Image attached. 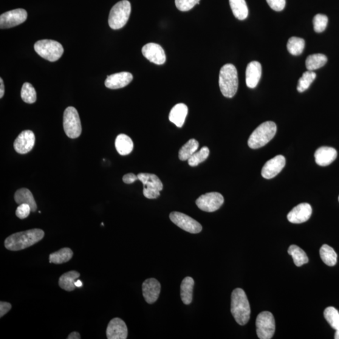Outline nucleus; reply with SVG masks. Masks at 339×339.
<instances>
[{
    "label": "nucleus",
    "instance_id": "obj_26",
    "mask_svg": "<svg viewBox=\"0 0 339 339\" xmlns=\"http://www.w3.org/2000/svg\"><path fill=\"white\" fill-rule=\"evenodd\" d=\"M15 202L18 204L21 205L22 203H27L30 206L32 212H35L37 209V205L33 196L32 192L27 189L22 188L19 189L15 192Z\"/></svg>",
    "mask_w": 339,
    "mask_h": 339
},
{
    "label": "nucleus",
    "instance_id": "obj_14",
    "mask_svg": "<svg viewBox=\"0 0 339 339\" xmlns=\"http://www.w3.org/2000/svg\"><path fill=\"white\" fill-rule=\"evenodd\" d=\"M286 164L284 156L279 155L268 160L262 168L261 175L266 179H271L280 173Z\"/></svg>",
    "mask_w": 339,
    "mask_h": 339
},
{
    "label": "nucleus",
    "instance_id": "obj_35",
    "mask_svg": "<svg viewBox=\"0 0 339 339\" xmlns=\"http://www.w3.org/2000/svg\"><path fill=\"white\" fill-rule=\"evenodd\" d=\"M315 78L316 73L314 72L308 70V71L304 72L298 81L297 86L298 91L299 92H303L305 90L309 89L311 84L313 83Z\"/></svg>",
    "mask_w": 339,
    "mask_h": 339
},
{
    "label": "nucleus",
    "instance_id": "obj_2",
    "mask_svg": "<svg viewBox=\"0 0 339 339\" xmlns=\"http://www.w3.org/2000/svg\"><path fill=\"white\" fill-rule=\"evenodd\" d=\"M231 311L236 322L240 326H244L250 321V305L244 291L241 288H236L232 293Z\"/></svg>",
    "mask_w": 339,
    "mask_h": 339
},
{
    "label": "nucleus",
    "instance_id": "obj_43",
    "mask_svg": "<svg viewBox=\"0 0 339 339\" xmlns=\"http://www.w3.org/2000/svg\"><path fill=\"white\" fill-rule=\"evenodd\" d=\"M138 180V175L130 173L124 175L123 177V181L126 184H131Z\"/></svg>",
    "mask_w": 339,
    "mask_h": 339
},
{
    "label": "nucleus",
    "instance_id": "obj_17",
    "mask_svg": "<svg viewBox=\"0 0 339 339\" xmlns=\"http://www.w3.org/2000/svg\"><path fill=\"white\" fill-rule=\"evenodd\" d=\"M128 333L125 322L120 318L112 319L107 327L106 336L108 339H126Z\"/></svg>",
    "mask_w": 339,
    "mask_h": 339
},
{
    "label": "nucleus",
    "instance_id": "obj_38",
    "mask_svg": "<svg viewBox=\"0 0 339 339\" xmlns=\"http://www.w3.org/2000/svg\"><path fill=\"white\" fill-rule=\"evenodd\" d=\"M328 18L326 15L317 14L313 20V28L316 32H323L327 26Z\"/></svg>",
    "mask_w": 339,
    "mask_h": 339
},
{
    "label": "nucleus",
    "instance_id": "obj_13",
    "mask_svg": "<svg viewBox=\"0 0 339 339\" xmlns=\"http://www.w3.org/2000/svg\"><path fill=\"white\" fill-rule=\"evenodd\" d=\"M35 137L33 131L25 130L16 138L13 146L15 151L20 154H26L32 150L35 145Z\"/></svg>",
    "mask_w": 339,
    "mask_h": 339
},
{
    "label": "nucleus",
    "instance_id": "obj_33",
    "mask_svg": "<svg viewBox=\"0 0 339 339\" xmlns=\"http://www.w3.org/2000/svg\"><path fill=\"white\" fill-rule=\"evenodd\" d=\"M305 42L303 39L293 36L288 40L287 49L291 54L299 55L303 52Z\"/></svg>",
    "mask_w": 339,
    "mask_h": 339
},
{
    "label": "nucleus",
    "instance_id": "obj_16",
    "mask_svg": "<svg viewBox=\"0 0 339 339\" xmlns=\"http://www.w3.org/2000/svg\"><path fill=\"white\" fill-rule=\"evenodd\" d=\"M312 214V209L309 203H302L296 205L288 213V220L293 224H301L307 221Z\"/></svg>",
    "mask_w": 339,
    "mask_h": 339
},
{
    "label": "nucleus",
    "instance_id": "obj_8",
    "mask_svg": "<svg viewBox=\"0 0 339 339\" xmlns=\"http://www.w3.org/2000/svg\"><path fill=\"white\" fill-rule=\"evenodd\" d=\"M138 180L143 185V193L147 199H155L160 196L163 190V183L156 175L140 173L138 175Z\"/></svg>",
    "mask_w": 339,
    "mask_h": 339
},
{
    "label": "nucleus",
    "instance_id": "obj_40",
    "mask_svg": "<svg viewBox=\"0 0 339 339\" xmlns=\"http://www.w3.org/2000/svg\"><path fill=\"white\" fill-rule=\"evenodd\" d=\"M32 211L30 206L27 203H22L19 205L16 211V216L19 219H24L29 216L30 212Z\"/></svg>",
    "mask_w": 339,
    "mask_h": 339
},
{
    "label": "nucleus",
    "instance_id": "obj_23",
    "mask_svg": "<svg viewBox=\"0 0 339 339\" xmlns=\"http://www.w3.org/2000/svg\"><path fill=\"white\" fill-rule=\"evenodd\" d=\"M195 282L190 276L183 279L180 286V296L183 303L189 305L192 303L193 298V290Z\"/></svg>",
    "mask_w": 339,
    "mask_h": 339
},
{
    "label": "nucleus",
    "instance_id": "obj_25",
    "mask_svg": "<svg viewBox=\"0 0 339 339\" xmlns=\"http://www.w3.org/2000/svg\"><path fill=\"white\" fill-rule=\"evenodd\" d=\"M80 274L76 271H70L63 274L59 279V285L62 289L71 292L76 288L75 282Z\"/></svg>",
    "mask_w": 339,
    "mask_h": 339
},
{
    "label": "nucleus",
    "instance_id": "obj_19",
    "mask_svg": "<svg viewBox=\"0 0 339 339\" xmlns=\"http://www.w3.org/2000/svg\"><path fill=\"white\" fill-rule=\"evenodd\" d=\"M134 79L131 73L121 72L107 76L105 81V86L107 88L118 89L128 86Z\"/></svg>",
    "mask_w": 339,
    "mask_h": 339
},
{
    "label": "nucleus",
    "instance_id": "obj_20",
    "mask_svg": "<svg viewBox=\"0 0 339 339\" xmlns=\"http://www.w3.org/2000/svg\"><path fill=\"white\" fill-rule=\"evenodd\" d=\"M262 67L261 64L257 61L249 63L246 70V83L249 88H255L261 77Z\"/></svg>",
    "mask_w": 339,
    "mask_h": 339
},
{
    "label": "nucleus",
    "instance_id": "obj_5",
    "mask_svg": "<svg viewBox=\"0 0 339 339\" xmlns=\"http://www.w3.org/2000/svg\"><path fill=\"white\" fill-rule=\"evenodd\" d=\"M131 4L127 0L119 2L110 11L108 23L113 30L120 29L128 22L131 13Z\"/></svg>",
    "mask_w": 339,
    "mask_h": 339
},
{
    "label": "nucleus",
    "instance_id": "obj_6",
    "mask_svg": "<svg viewBox=\"0 0 339 339\" xmlns=\"http://www.w3.org/2000/svg\"><path fill=\"white\" fill-rule=\"evenodd\" d=\"M34 49L42 58L50 62L59 60L64 53V48L59 42L53 40H42L34 45Z\"/></svg>",
    "mask_w": 339,
    "mask_h": 339
},
{
    "label": "nucleus",
    "instance_id": "obj_11",
    "mask_svg": "<svg viewBox=\"0 0 339 339\" xmlns=\"http://www.w3.org/2000/svg\"><path fill=\"white\" fill-rule=\"evenodd\" d=\"M224 197L218 192H210L202 195L196 200V205L200 210L213 213L221 207L224 203Z\"/></svg>",
    "mask_w": 339,
    "mask_h": 339
},
{
    "label": "nucleus",
    "instance_id": "obj_9",
    "mask_svg": "<svg viewBox=\"0 0 339 339\" xmlns=\"http://www.w3.org/2000/svg\"><path fill=\"white\" fill-rule=\"evenodd\" d=\"M256 332L260 339H270L275 332V321L270 312L260 313L256 321Z\"/></svg>",
    "mask_w": 339,
    "mask_h": 339
},
{
    "label": "nucleus",
    "instance_id": "obj_15",
    "mask_svg": "<svg viewBox=\"0 0 339 339\" xmlns=\"http://www.w3.org/2000/svg\"><path fill=\"white\" fill-rule=\"evenodd\" d=\"M142 53L149 61L157 65H162L166 61L165 51L157 44L148 43L144 45Z\"/></svg>",
    "mask_w": 339,
    "mask_h": 339
},
{
    "label": "nucleus",
    "instance_id": "obj_24",
    "mask_svg": "<svg viewBox=\"0 0 339 339\" xmlns=\"http://www.w3.org/2000/svg\"><path fill=\"white\" fill-rule=\"evenodd\" d=\"M115 147L119 154L127 155L131 154L134 145L131 138L128 135L120 134L116 138Z\"/></svg>",
    "mask_w": 339,
    "mask_h": 339
},
{
    "label": "nucleus",
    "instance_id": "obj_1",
    "mask_svg": "<svg viewBox=\"0 0 339 339\" xmlns=\"http://www.w3.org/2000/svg\"><path fill=\"white\" fill-rule=\"evenodd\" d=\"M44 235V231L40 229L19 232L11 234L5 239V247L10 251L23 250L41 241Z\"/></svg>",
    "mask_w": 339,
    "mask_h": 339
},
{
    "label": "nucleus",
    "instance_id": "obj_7",
    "mask_svg": "<svg viewBox=\"0 0 339 339\" xmlns=\"http://www.w3.org/2000/svg\"><path fill=\"white\" fill-rule=\"evenodd\" d=\"M63 126L65 133L68 137L75 139L82 133V126L79 113L75 107H67L64 113Z\"/></svg>",
    "mask_w": 339,
    "mask_h": 339
},
{
    "label": "nucleus",
    "instance_id": "obj_22",
    "mask_svg": "<svg viewBox=\"0 0 339 339\" xmlns=\"http://www.w3.org/2000/svg\"><path fill=\"white\" fill-rule=\"evenodd\" d=\"M187 114V106L185 104L179 103L172 109L169 115V120L179 128H181L185 123Z\"/></svg>",
    "mask_w": 339,
    "mask_h": 339
},
{
    "label": "nucleus",
    "instance_id": "obj_21",
    "mask_svg": "<svg viewBox=\"0 0 339 339\" xmlns=\"http://www.w3.org/2000/svg\"><path fill=\"white\" fill-rule=\"evenodd\" d=\"M337 157V151L332 147L322 146L315 153V162L322 166L329 165Z\"/></svg>",
    "mask_w": 339,
    "mask_h": 339
},
{
    "label": "nucleus",
    "instance_id": "obj_47",
    "mask_svg": "<svg viewBox=\"0 0 339 339\" xmlns=\"http://www.w3.org/2000/svg\"><path fill=\"white\" fill-rule=\"evenodd\" d=\"M336 332L335 333V337L334 338L335 339H339V328L338 329L335 330Z\"/></svg>",
    "mask_w": 339,
    "mask_h": 339
},
{
    "label": "nucleus",
    "instance_id": "obj_36",
    "mask_svg": "<svg viewBox=\"0 0 339 339\" xmlns=\"http://www.w3.org/2000/svg\"><path fill=\"white\" fill-rule=\"evenodd\" d=\"M210 151L208 147H202L199 151L194 153V155L188 160L189 165L191 166H196L200 163L207 159L209 157Z\"/></svg>",
    "mask_w": 339,
    "mask_h": 339
},
{
    "label": "nucleus",
    "instance_id": "obj_30",
    "mask_svg": "<svg viewBox=\"0 0 339 339\" xmlns=\"http://www.w3.org/2000/svg\"><path fill=\"white\" fill-rule=\"evenodd\" d=\"M288 254L292 257L294 263L296 267H302V265L309 262V258L305 251L298 246H290L288 250Z\"/></svg>",
    "mask_w": 339,
    "mask_h": 339
},
{
    "label": "nucleus",
    "instance_id": "obj_3",
    "mask_svg": "<svg viewBox=\"0 0 339 339\" xmlns=\"http://www.w3.org/2000/svg\"><path fill=\"white\" fill-rule=\"evenodd\" d=\"M238 75L235 66L227 64L222 66L219 72V85L223 96L231 98L238 89Z\"/></svg>",
    "mask_w": 339,
    "mask_h": 339
},
{
    "label": "nucleus",
    "instance_id": "obj_27",
    "mask_svg": "<svg viewBox=\"0 0 339 339\" xmlns=\"http://www.w3.org/2000/svg\"><path fill=\"white\" fill-rule=\"evenodd\" d=\"M231 10L236 18L243 21L248 16V8L245 0H230Z\"/></svg>",
    "mask_w": 339,
    "mask_h": 339
},
{
    "label": "nucleus",
    "instance_id": "obj_12",
    "mask_svg": "<svg viewBox=\"0 0 339 339\" xmlns=\"http://www.w3.org/2000/svg\"><path fill=\"white\" fill-rule=\"evenodd\" d=\"M27 18V11L22 8L7 11L0 16V27L4 29L16 27L23 24Z\"/></svg>",
    "mask_w": 339,
    "mask_h": 339
},
{
    "label": "nucleus",
    "instance_id": "obj_31",
    "mask_svg": "<svg viewBox=\"0 0 339 339\" xmlns=\"http://www.w3.org/2000/svg\"><path fill=\"white\" fill-rule=\"evenodd\" d=\"M199 146V143L196 140H189L180 148L179 152V159L182 161L188 160L197 151Z\"/></svg>",
    "mask_w": 339,
    "mask_h": 339
},
{
    "label": "nucleus",
    "instance_id": "obj_48",
    "mask_svg": "<svg viewBox=\"0 0 339 339\" xmlns=\"http://www.w3.org/2000/svg\"><path fill=\"white\" fill-rule=\"evenodd\" d=\"M338 201H339V197H338Z\"/></svg>",
    "mask_w": 339,
    "mask_h": 339
},
{
    "label": "nucleus",
    "instance_id": "obj_45",
    "mask_svg": "<svg viewBox=\"0 0 339 339\" xmlns=\"http://www.w3.org/2000/svg\"><path fill=\"white\" fill-rule=\"evenodd\" d=\"M5 93V86L4 81L2 78L0 79V98H2L4 96Z\"/></svg>",
    "mask_w": 339,
    "mask_h": 339
},
{
    "label": "nucleus",
    "instance_id": "obj_34",
    "mask_svg": "<svg viewBox=\"0 0 339 339\" xmlns=\"http://www.w3.org/2000/svg\"><path fill=\"white\" fill-rule=\"evenodd\" d=\"M21 97L25 103L32 104L36 100V93L32 85L25 83L23 85L21 90Z\"/></svg>",
    "mask_w": 339,
    "mask_h": 339
},
{
    "label": "nucleus",
    "instance_id": "obj_32",
    "mask_svg": "<svg viewBox=\"0 0 339 339\" xmlns=\"http://www.w3.org/2000/svg\"><path fill=\"white\" fill-rule=\"evenodd\" d=\"M320 255L324 263L329 267H333L337 263V254L329 245L322 246L320 250Z\"/></svg>",
    "mask_w": 339,
    "mask_h": 339
},
{
    "label": "nucleus",
    "instance_id": "obj_28",
    "mask_svg": "<svg viewBox=\"0 0 339 339\" xmlns=\"http://www.w3.org/2000/svg\"><path fill=\"white\" fill-rule=\"evenodd\" d=\"M73 251L69 248H64L60 250L50 254V263L56 265L64 263L71 259L73 256Z\"/></svg>",
    "mask_w": 339,
    "mask_h": 339
},
{
    "label": "nucleus",
    "instance_id": "obj_46",
    "mask_svg": "<svg viewBox=\"0 0 339 339\" xmlns=\"http://www.w3.org/2000/svg\"><path fill=\"white\" fill-rule=\"evenodd\" d=\"M83 282H82L81 280H77L75 282V285L76 287H79L80 288L82 286H83Z\"/></svg>",
    "mask_w": 339,
    "mask_h": 339
},
{
    "label": "nucleus",
    "instance_id": "obj_44",
    "mask_svg": "<svg viewBox=\"0 0 339 339\" xmlns=\"http://www.w3.org/2000/svg\"><path fill=\"white\" fill-rule=\"evenodd\" d=\"M81 338V335L78 332H72L67 337V339H80Z\"/></svg>",
    "mask_w": 339,
    "mask_h": 339
},
{
    "label": "nucleus",
    "instance_id": "obj_37",
    "mask_svg": "<svg viewBox=\"0 0 339 339\" xmlns=\"http://www.w3.org/2000/svg\"><path fill=\"white\" fill-rule=\"evenodd\" d=\"M324 317L333 329L339 328V313L334 307H329L324 310Z\"/></svg>",
    "mask_w": 339,
    "mask_h": 339
},
{
    "label": "nucleus",
    "instance_id": "obj_10",
    "mask_svg": "<svg viewBox=\"0 0 339 339\" xmlns=\"http://www.w3.org/2000/svg\"><path fill=\"white\" fill-rule=\"evenodd\" d=\"M170 219L178 227L192 234L200 233L202 230L201 224L190 216L179 212H172L170 214Z\"/></svg>",
    "mask_w": 339,
    "mask_h": 339
},
{
    "label": "nucleus",
    "instance_id": "obj_29",
    "mask_svg": "<svg viewBox=\"0 0 339 339\" xmlns=\"http://www.w3.org/2000/svg\"><path fill=\"white\" fill-rule=\"evenodd\" d=\"M327 58L326 55L322 54V53H315V54L310 55L305 61V66L308 70L313 71L319 68H321L326 64Z\"/></svg>",
    "mask_w": 339,
    "mask_h": 339
},
{
    "label": "nucleus",
    "instance_id": "obj_39",
    "mask_svg": "<svg viewBox=\"0 0 339 339\" xmlns=\"http://www.w3.org/2000/svg\"><path fill=\"white\" fill-rule=\"evenodd\" d=\"M200 0H175V5L181 11L191 10L195 6L199 4Z\"/></svg>",
    "mask_w": 339,
    "mask_h": 339
},
{
    "label": "nucleus",
    "instance_id": "obj_4",
    "mask_svg": "<svg viewBox=\"0 0 339 339\" xmlns=\"http://www.w3.org/2000/svg\"><path fill=\"white\" fill-rule=\"evenodd\" d=\"M276 131V124L273 121H267L260 124L249 138L248 146L252 149L261 148L273 139Z\"/></svg>",
    "mask_w": 339,
    "mask_h": 339
},
{
    "label": "nucleus",
    "instance_id": "obj_42",
    "mask_svg": "<svg viewBox=\"0 0 339 339\" xmlns=\"http://www.w3.org/2000/svg\"><path fill=\"white\" fill-rule=\"evenodd\" d=\"M11 309V305L8 302H0V317H2L9 312Z\"/></svg>",
    "mask_w": 339,
    "mask_h": 339
},
{
    "label": "nucleus",
    "instance_id": "obj_41",
    "mask_svg": "<svg viewBox=\"0 0 339 339\" xmlns=\"http://www.w3.org/2000/svg\"><path fill=\"white\" fill-rule=\"evenodd\" d=\"M271 9L280 11L284 9L286 5V0H267Z\"/></svg>",
    "mask_w": 339,
    "mask_h": 339
},
{
    "label": "nucleus",
    "instance_id": "obj_18",
    "mask_svg": "<svg viewBox=\"0 0 339 339\" xmlns=\"http://www.w3.org/2000/svg\"><path fill=\"white\" fill-rule=\"evenodd\" d=\"M161 290L160 282L155 278L146 279L143 282L142 291L144 298L147 303H155L159 297Z\"/></svg>",
    "mask_w": 339,
    "mask_h": 339
}]
</instances>
